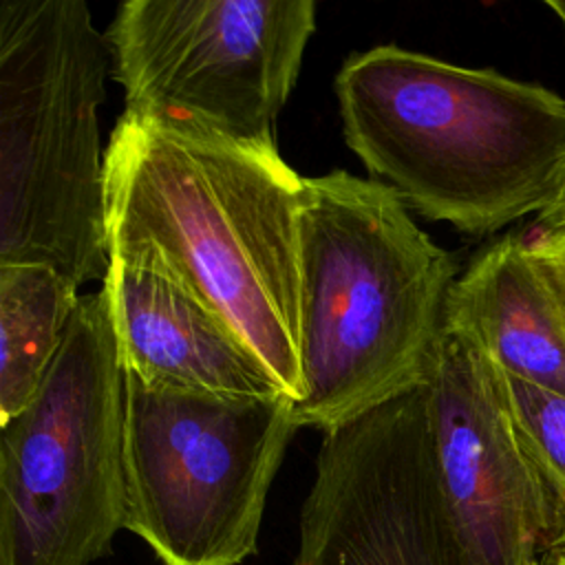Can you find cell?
I'll list each match as a JSON object with an SVG mask.
<instances>
[{"label": "cell", "instance_id": "1", "mask_svg": "<svg viewBox=\"0 0 565 565\" xmlns=\"http://www.w3.org/2000/svg\"><path fill=\"white\" fill-rule=\"evenodd\" d=\"M104 152L108 258L177 278L298 402L305 177L278 148L172 132L126 115Z\"/></svg>", "mask_w": 565, "mask_h": 565}, {"label": "cell", "instance_id": "15", "mask_svg": "<svg viewBox=\"0 0 565 565\" xmlns=\"http://www.w3.org/2000/svg\"><path fill=\"white\" fill-rule=\"evenodd\" d=\"M539 230H563L565 227V172L558 183V190L550 205L536 216Z\"/></svg>", "mask_w": 565, "mask_h": 565}, {"label": "cell", "instance_id": "17", "mask_svg": "<svg viewBox=\"0 0 565 565\" xmlns=\"http://www.w3.org/2000/svg\"><path fill=\"white\" fill-rule=\"evenodd\" d=\"M545 7L550 11H554V15L558 18V22L563 24V31H565V0H547Z\"/></svg>", "mask_w": 565, "mask_h": 565}, {"label": "cell", "instance_id": "4", "mask_svg": "<svg viewBox=\"0 0 565 565\" xmlns=\"http://www.w3.org/2000/svg\"><path fill=\"white\" fill-rule=\"evenodd\" d=\"M110 53L84 0L0 4V265L104 280Z\"/></svg>", "mask_w": 565, "mask_h": 565}, {"label": "cell", "instance_id": "5", "mask_svg": "<svg viewBox=\"0 0 565 565\" xmlns=\"http://www.w3.org/2000/svg\"><path fill=\"white\" fill-rule=\"evenodd\" d=\"M124 523V369L97 289L35 397L0 422V565H93Z\"/></svg>", "mask_w": 565, "mask_h": 565}, {"label": "cell", "instance_id": "2", "mask_svg": "<svg viewBox=\"0 0 565 565\" xmlns=\"http://www.w3.org/2000/svg\"><path fill=\"white\" fill-rule=\"evenodd\" d=\"M342 135L406 207L486 236L541 214L565 172V99L554 90L380 44L335 79Z\"/></svg>", "mask_w": 565, "mask_h": 565}, {"label": "cell", "instance_id": "13", "mask_svg": "<svg viewBox=\"0 0 565 565\" xmlns=\"http://www.w3.org/2000/svg\"><path fill=\"white\" fill-rule=\"evenodd\" d=\"M497 375L516 430L558 508L561 527L547 552L565 550V397L499 369Z\"/></svg>", "mask_w": 565, "mask_h": 565}, {"label": "cell", "instance_id": "3", "mask_svg": "<svg viewBox=\"0 0 565 565\" xmlns=\"http://www.w3.org/2000/svg\"><path fill=\"white\" fill-rule=\"evenodd\" d=\"M455 258L386 183L305 177L300 210V428L327 433L426 384Z\"/></svg>", "mask_w": 565, "mask_h": 565}, {"label": "cell", "instance_id": "11", "mask_svg": "<svg viewBox=\"0 0 565 565\" xmlns=\"http://www.w3.org/2000/svg\"><path fill=\"white\" fill-rule=\"evenodd\" d=\"M446 327L499 371L565 397V320L521 236L490 243L459 271Z\"/></svg>", "mask_w": 565, "mask_h": 565}, {"label": "cell", "instance_id": "14", "mask_svg": "<svg viewBox=\"0 0 565 565\" xmlns=\"http://www.w3.org/2000/svg\"><path fill=\"white\" fill-rule=\"evenodd\" d=\"M521 241L552 289L565 320V227L536 230L530 236H521Z\"/></svg>", "mask_w": 565, "mask_h": 565}, {"label": "cell", "instance_id": "8", "mask_svg": "<svg viewBox=\"0 0 565 565\" xmlns=\"http://www.w3.org/2000/svg\"><path fill=\"white\" fill-rule=\"evenodd\" d=\"M291 565H468L437 481L424 386L322 433Z\"/></svg>", "mask_w": 565, "mask_h": 565}, {"label": "cell", "instance_id": "18", "mask_svg": "<svg viewBox=\"0 0 565 565\" xmlns=\"http://www.w3.org/2000/svg\"><path fill=\"white\" fill-rule=\"evenodd\" d=\"M527 565H530V563H527Z\"/></svg>", "mask_w": 565, "mask_h": 565}, {"label": "cell", "instance_id": "9", "mask_svg": "<svg viewBox=\"0 0 565 565\" xmlns=\"http://www.w3.org/2000/svg\"><path fill=\"white\" fill-rule=\"evenodd\" d=\"M444 505L468 565H527L561 527L552 490L508 411L497 369L444 327L424 384Z\"/></svg>", "mask_w": 565, "mask_h": 565}, {"label": "cell", "instance_id": "10", "mask_svg": "<svg viewBox=\"0 0 565 565\" xmlns=\"http://www.w3.org/2000/svg\"><path fill=\"white\" fill-rule=\"evenodd\" d=\"M99 291L126 375L174 391L282 393L249 344L163 269L110 258Z\"/></svg>", "mask_w": 565, "mask_h": 565}, {"label": "cell", "instance_id": "7", "mask_svg": "<svg viewBox=\"0 0 565 565\" xmlns=\"http://www.w3.org/2000/svg\"><path fill=\"white\" fill-rule=\"evenodd\" d=\"M313 33V0H126L104 31L121 115L252 148H278Z\"/></svg>", "mask_w": 565, "mask_h": 565}, {"label": "cell", "instance_id": "6", "mask_svg": "<svg viewBox=\"0 0 565 565\" xmlns=\"http://www.w3.org/2000/svg\"><path fill=\"white\" fill-rule=\"evenodd\" d=\"M296 399L159 388L124 373V530L161 565H241L298 430Z\"/></svg>", "mask_w": 565, "mask_h": 565}, {"label": "cell", "instance_id": "12", "mask_svg": "<svg viewBox=\"0 0 565 565\" xmlns=\"http://www.w3.org/2000/svg\"><path fill=\"white\" fill-rule=\"evenodd\" d=\"M77 289L46 265H0V422L40 391L82 298Z\"/></svg>", "mask_w": 565, "mask_h": 565}, {"label": "cell", "instance_id": "16", "mask_svg": "<svg viewBox=\"0 0 565 565\" xmlns=\"http://www.w3.org/2000/svg\"><path fill=\"white\" fill-rule=\"evenodd\" d=\"M530 565H565V550L545 552L539 561H532Z\"/></svg>", "mask_w": 565, "mask_h": 565}]
</instances>
